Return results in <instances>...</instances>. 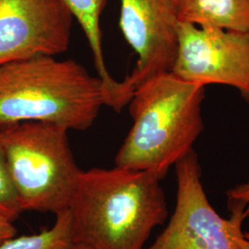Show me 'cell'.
I'll use <instances>...</instances> for the list:
<instances>
[{
	"label": "cell",
	"instance_id": "6da1fadb",
	"mask_svg": "<svg viewBox=\"0 0 249 249\" xmlns=\"http://www.w3.org/2000/svg\"><path fill=\"white\" fill-rule=\"evenodd\" d=\"M154 174L115 166L81 171L69 212L76 245L88 249H145L168 208Z\"/></svg>",
	"mask_w": 249,
	"mask_h": 249
},
{
	"label": "cell",
	"instance_id": "7a4b0ae2",
	"mask_svg": "<svg viewBox=\"0 0 249 249\" xmlns=\"http://www.w3.org/2000/svg\"><path fill=\"white\" fill-rule=\"evenodd\" d=\"M205 87L171 71L139 85L128 104L133 124L116 153V166L165 178L172 166L193 151L204 129Z\"/></svg>",
	"mask_w": 249,
	"mask_h": 249
},
{
	"label": "cell",
	"instance_id": "3957f363",
	"mask_svg": "<svg viewBox=\"0 0 249 249\" xmlns=\"http://www.w3.org/2000/svg\"><path fill=\"white\" fill-rule=\"evenodd\" d=\"M107 103L104 82L75 60L37 55L0 65V125L41 121L85 131Z\"/></svg>",
	"mask_w": 249,
	"mask_h": 249
},
{
	"label": "cell",
	"instance_id": "277c9868",
	"mask_svg": "<svg viewBox=\"0 0 249 249\" xmlns=\"http://www.w3.org/2000/svg\"><path fill=\"white\" fill-rule=\"evenodd\" d=\"M68 131L41 121L0 125V148L22 212L56 215L69 210L81 170Z\"/></svg>",
	"mask_w": 249,
	"mask_h": 249
},
{
	"label": "cell",
	"instance_id": "5b68a950",
	"mask_svg": "<svg viewBox=\"0 0 249 249\" xmlns=\"http://www.w3.org/2000/svg\"><path fill=\"white\" fill-rule=\"evenodd\" d=\"M176 166L178 193L168 225L145 249H241L245 219L240 214L220 216L210 203L201 182L195 151Z\"/></svg>",
	"mask_w": 249,
	"mask_h": 249
},
{
	"label": "cell",
	"instance_id": "8992f818",
	"mask_svg": "<svg viewBox=\"0 0 249 249\" xmlns=\"http://www.w3.org/2000/svg\"><path fill=\"white\" fill-rule=\"evenodd\" d=\"M178 41L170 71L203 86H231L249 105V33L179 21Z\"/></svg>",
	"mask_w": 249,
	"mask_h": 249
},
{
	"label": "cell",
	"instance_id": "52a82bcc",
	"mask_svg": "<svg viewBox=\"0 0 249 249\" xmlns=\"http://www.w3.org/2000/svg\"><path fill=\"white\" fill-rule=\"evenodd\" d=\"M178 22V0H120L119 26L138 56L133 71L121 81L128 102L143 81L171 71Z\"/></svg>",
	"mask_w": 249,
	"mask_h": 249
},
{
	"label": "cell",
	"instance_id": "ba28073f",
	"mask_svg": "<svg viewBox=\"0 0 249 249\" xmlns=\"http://www.w3.org/2000/svg\"><path fill=\"white\" fill-rule=\"evenodd\" d=\"M73 19L63 0H0V65L66 52Z\"/></svg>",
	"mask_w": 249,
	"mask_h": 249
},
{
	"label": "cell",
	"instance_id": "9c48e42d",
	"mask_svg": "<svg viewBox=\"0 0 249 249\" xmlns=\"http://www.w3.org/2000/svg\"><path fill=\"white\" fill-rule=\"evenodd\" d=\"M178 20L249 33V0H178Z\"/></svg>",
	"mask_w": 249,
	"mask_h": 249
},
{
	"label": "cell",
	"instance_id": "30bf717a",
	"mask_svg": "<svg viewBox=\"0 0 249 249\" xmlns=\"http://www.w3.org/2000/svg\"><path fill=\"white\" fill-rule=\"evenodd\" d=\"M71 10L73 18L79 22L92 53L97 76L104 82L107 104L114 105L120 96V81L115 80L108 71L102 44L101 16L107 0H63Z\"/></svg>",
	"mask_w": 249,
	"mask_h": 249
},
{
	"label": "cell",
	"instance_id": "8fae6325",
	"mask_svg": "<svg viewBox=\"0 0 249 249\" xmlns=\"http://www.w3.org/2000/svg\"><path fill=\"white\" fill-rule=\"evenodd\" d=\"M55 216V223L50 229L31 235L15 236L0 245V249H81L74 241L69 210Z\"/></svg>",
	"mask_w": 249,
	"mask_h": 249
},
{
	"label": "cell",
	"instance_id": "7c38bea8",
	"mask_svg": "<svg viewBox=\"0 0 249 249\" xmlns=\"http://www.w3.org/2000/svg\"><path fill=\"white\" fill-rule=\"evenodd\" d=\"M21 213L18 196L9 176L3 151L0 148V216L13 222Z\"/></svg>",
	"mask_w": 249,
	"mask_h": 249
},
{
	"label": "cell",
	"instance_id": "4fadbf2b",
	"mask_svg": "<svg viewBox=\"0 0 249 249\" xmlns=\"http://www.w3.org/2000/svg\"><path fill=\"white\" fill-rule=\"evenodd\" d=\"M226 196L230 213L240 214L245 220L249 217V183L240 184L229 189Z\"/></svg>",
	"mask_w": 249,
	"mask_h": 249
},
{
	"label": "cell",
	"instance_id": "5bb4252c",
	"mask_svg": "<svg viewBox=\"0 0 249 249\" xmlns=\"http://www.w3.org/2000/svg\"><path fill=\"white\" fill-rule=\"evenodd\" d=\"M17 235V229L12 221L0 216V245Z\"/></svg>",
	"mask_w": 249,
	"mask_h": 249
},
{
	"label": "cell",
	"instance_id": "9a60e30c",
	"mask_svg": "<svg viewBox=\"0 0 249 249\" xmlns=\"http://www.w3.org/2000/svg\"><path fill=\"white\" fill-rule=\"evenodd\" d=\"M241 249H249V231L244 232L243 238L241 241Z\"/></svg>",
	"mask_w": 249,
	"mask_h": 249
},
{
	"label": "cell",
	"instance_id": "2e32d148",
	"mask_svg": "<svg viewBox=\"0 0 249 249\" xmlns=\"http://www.w3.org/2000/svg\"><path fill=\"white\" fill-rule=\"evenodd\" d=\"M86 249V248H84V247H82V248H81V249Z\"/></svg>",
	"mask_w": 249,
	"mask_h": 249
}]
</instances>
